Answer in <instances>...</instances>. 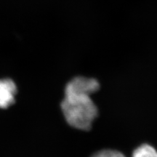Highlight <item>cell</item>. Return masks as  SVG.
<instances>
[{
  "label": "cell",
  "instance_id": "6da1fadb",
  "mask_svg": "<svg viewBox=\"0 0 157 157\" xmlns=\"http://www.w3.org/2000/svg\"><path fill=\"white\" fill-rule=\"evenodd\" d=\"M61 109L68 124L88 131L98 117V109L89 95H65Z\"/></svg>",
  "mask_w": 157,
  "mask_h": 157
},
{
  "label": "cell",
  "instance_id": "7a4b0ae2",
  "mask_svg": "<svg viewBox=\"0 0 157 157\" xmlns=\"http://www.w3.org/2000/svg\"><path fill=\"white\" fill-rule=\"evenodd\" d=\"M99 89V82L95 78L77 76L67 84L65 89V95L91 96Z\"/></svg>",
  "mask_w": 157,
  "mask_h": 157
},
{
  "label": "cell",
  "instance_id": "3957f363",
  "mask_svg": "<svg viewBox=\"0 0 157 157\" xmlns=\"http://www.w3.org/2000/svg\"><path fill=\"white\" fill-rule=\"evenodd\" d=\"M17 86L11 78H0V109L11 106L15 101Z\"/></svg>",
  "mask_w": 157,
  "mask_h": 157
},
{
  "label": "cell",
  "instance_id": "277c9868",
  "mask_svg": "<svg viewBox=\"0 0 157 157\" xmlns=\"http://www.w3.org/2000/svg\"><path fill=\"white\" fill-rule=\"evenodd\" d=\"M132 157H157V151L150 145L144 144L135 149Z\"/></svg>",
  "mask_w": 157,
  "mask_h": 157
},
{
  "label": "cell",
  "instance_id": "5b68a950",
  "mask_svg": "<svg viewBox=\"0 0 157 157\" xmlns=\"http://www.w3.org/2000/svg\"><path fill=\"white\" fill-rule=\"evenodd\" d=\"M92 157H126L122 153L113 150H103L95 153Z\"/></svg>",
  "mask_w": 157,
  "mask_h": 157
}]
</instances>
